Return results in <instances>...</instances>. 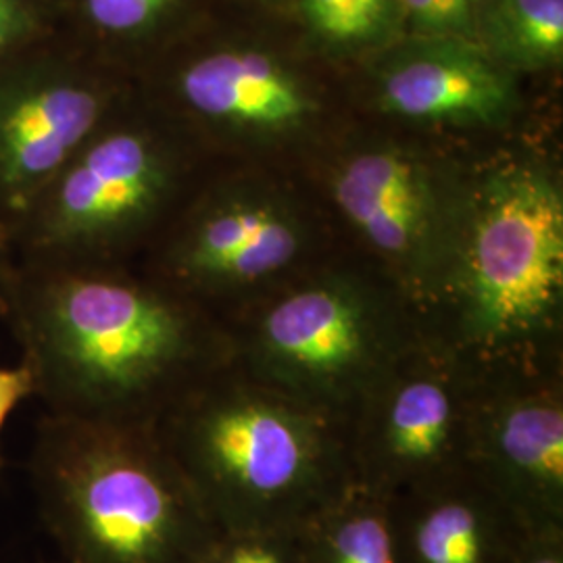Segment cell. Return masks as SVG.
Wrapping results in <instances>:
<instances>
[{
  "instance_id": "7c38bea8",
  "label": "cell",
  "mask_w": 563,
  "mask_h": 563,
  "mask_svg": "<svg viewBox=\"0 0 563 563\" xmlns=\"http://www.w3.org/2000/svg\"><path fill=\"white\" fill-rule=\"evenodd\" d=\"M432 42L384 74L386 111L451 123L504 120L514 102V86L504 69L467 41Z\"/></svg>"
},
{
  "instance_id": "8992f818",
  "label": "cell",
  "mask_w": 563,
  "mask_h": 563,
  "mask_svg": "<svg viewBox=\"0 0 563 563\" xmlns=\"http://www.w3.org/2000/svg\"><path fill=\"white\" fill-rule=\"evenodd\" d=\"M409 346L397 322L362 290L313 284L267 302L253 318L244 362L260 383L344 422Z\"/></svg>"
},
{
  "instance_id": "2e32d148",
  "label": "cell",
  "mask_w": 563,
  "mask_h": 563,
  "mask_svg": "<svg viewBox=\"0 0 563 563\" xmlns=\"http://www.w3.org/2000/svg\"><path fill=\"white\" fill-rule=\"evenodd\" d=\"M481 30L507 65L551 67L563 57V0H486Z\"/></svg>"
},
{
  "instance_id": "4fadbf2b",
  "label": "cell",
  "mask_w": 563,
  "mask_h": 563,
  "mask_svg": "<svg viewBox=\"0 0 563 563\" xmlns=\"http://www.w3.org/2000/svg\"><path fill=\"white\" fill-rule=\"evenodd\" d=\"M295 225L263 207H223L199 216L165 253V276L184 292L263 280L292 262Z\"/></svg>"
},
{
  "instance_id": "ac0fdd59",
  "label": "cell",
  "mask_w": 563,
  "mask_h": 563,
  "mask_svg": "<svg viewBox=\"0 0 563 563\" xmlns=\"http://www.w3.org/2000/svg\"><path fill=\"white\" fill-rule=\"evenodd\" d=\"M301 7L307 23L334 44L380 38L399 11L397 0H302Z\"/></svg>"
},
{
  "instance_id": "7a4b0ae2",
  "label": "cell",
  "mask_w": 563,
  "mask_h": 563,
  "mask_svg": "<svg viewBox=\"0 0 563 563\" xmlns=\"http://www.w3.org/2000/svg\"><path fill=\"white\" fill-rule=\"evenodd\" d=\"M220 532L301 528L353 486L339 418L222 369L157 423Z\"/></svg>"
},
{
  "instance_id": "5bb4252c",
  "label": "cell",
  "mask_w": 563,
  "mask_h": 563,
  "mask_svg": "<svg viewBox=\"0 0 563 563\" xmlns=\"http://www.w3.org/2000/svg\"><path fill=\"white\" fill-rule=\"evenodd\" d=\"M342 213L386 255L420 251L434 218V190L422 165L395 151L357 155L334 180Z\"/></svg>"
},
{
  "instance_id": "d6986e66",
  "label": "cell",
  "mask_w": 563,
  "mask_h": 563,
  "mask_svg": "<svg viewBox=\"0 0 563 563\" xmlns=\"http://www.w3.org/2000/svg\"><path fill=\"white\" fill-rule=\"evenodd\" d=\"M202 563H302L301 528L218 532Z\"/></svg>"
},
{
  "instance_id": "44dd1931",
  "label": "cell",
  "mask_w": 563,
  "mask_h": 563,
  "mask_svg": "<svg viewBox=\"0 0 563 563\" xmlns=\"http://www.w3.org/2000/svg\"><path fill=\"white\" fill-rule=\"evenodd\" d=\"M57 0H0V63L57 34Z\"/></svg>"
},
{
  "instance_id": "30bf717a",
  "label": "cell",
  "mask_w": 563,
  "mask_h": 563,
  "mask_svg": "<svg viewBox=\"0 0 563 563\" xmlns=\"http://www.w3.org/2000/svg\"><path fill=\"white\" fill-rule=\"evenodd\" d=\"M390 505L397 563H516L532 532L474 465Z\"/></svg>"
},
{
  "instance_id": "3957f363",
  "label": "cell",
  "mask_w": 563,
  "mask_h": 563,
  "mask_svg": "<svg viewBox=\"0 0 563 563\" xmlns=\"http://www.w3.org/2000/svg\"><path fill=\"white\" fill-rule=\"evenodd\" d=\"M27 472L67 563H202L220 532L157 426L44 413Z\"/></svg>"
},
{
  "instance_id": "cb8c5ba5",
  "label": "cell",
  "mask_w": 563,
  "mask_h": 563,
  "mask_svg": "<svg viewBox=\"0 0 563 563\" xmlns=\"http://www.w3.org/2000/svg\"><path fill=\"white\" fill-rule=\"evenodd\" d=\"M15 269V260L11 253V246L7 239L0 234V318L7 316V302H9V288Z\"/></svg>"
},
{
  "instance_id": "52a82bcc",
  "label": "cell",
  "mask_w": 563,
  "mask_h": 563,
  "mask_svg": "<svg viewBox=\"0 0 563 563\" xmlns=\"http://www.w3.org/2000/svg\"><path fill=\"white\" fill-rule=\"evenodd\" d=\"M474 393L449 353H405L344 420L353 484L390 499L472 465Z\"/></svg>"
},
{
  "instance_id": "603a6c76",
  "label": "cell",
  "mask_w": 563,
  "mask_h": 563,
  "mask_svg": "<svg viewBox=\"0 0 563 563\" xmlns=\"http://www.w3.org/2000/svg\"><path fill=\"white\" fill-rule=\"evenodd\" d=\"M516 563H563V528L528 532Z\"/></svg>"
},
{
  "instance_id": "5b68a950",
  "label": "cell",
  "mask_w": 563,
  "mask_h": 563,
  "mask_svg": "<svg viewBox=\"0 0 563 563\" xmlns=\"http://www.w3.org/2000/svg\"><path fill=\"white\" fill-rule=\"evenodd\" d=\"M121 102L21 223L15 262L107 263L159 220L178 190V153L157 123L120 115Z\"/></svg>"
},
{
  "instance_id": "e0dca14e",
  "label": "cell",
  "mask_w": 563,
  "mask_h": 563,
  "mask_svg": "<svg viewBox=\"0 0 563 563\" xmlns=\"http://www.w3.org/2000/svg\"><path fill=\"white\" fill-rule=\"evenodd\" d=\"M180 0H71L81 27L99 41L136 42L153 36Z\"/></svg>"
},
{
  "instance_id": "d4e9b609",
  "label": "cell",
  "mask_w": 563,
  "mask_h": 563,
  "mask_svg": "<svg viewBox=\"0 0 563 563\" xmlns=\"http://www.w3.org/2000/svg\"><path fill=\"white\" fill-rule=\"evenodd\" d=\"M65 563H67V562H65Z\"/></svg>"
},
{
  "instance_id": "ba28073f",
  "label": "cell",
  "mask_w": 563,
  "mask_h": 563,
  "mask_svg": "<svg viewBox=\"0 0 563 563\" xmlns=\"http://www.w3.org/2000/svg\"><path fill=\"white\" fill-rule=\"evenodd\" d=\"M121 99L101 67L57 34L0 63V234L9 246Z\"/></svg>"
},
{
  "instance_id": "277c9868",
  "label": "cell",
  "mask_w": 563,
  "mask_h": 563,
  "mask_svg": "<svg viewBox=\"0 0 563 563\" xmlns=\"http://www.w3.org/2000/svg\"><path fill=\"white\" fill-rule=\"evenodd\" d=\"M562 292V192L539 169H509L483 197L437 346L472 374L528 363L558 332Z\"/></svg>"
},
{
  "instance_id": "8fae6325",
  "label": "cell",
  "mask_w": 563,
  "mask_h": 563,
  "mask_svg": "<svg viewBox=\"0 0 563 563\" xmlns=\"http://www.w3.org/2000/svg\"><path fill=\"white\" fill-rule=\"evenodd\" d=\"M165 92L197 120L265 130L295 125L313 109L297 78L257 51L223 48L186 60Z\"/></svg>"
},
{
  "instance_id": "6da1fadb",
  "label": "cell",
  "mask_w": 563,
  "mask_h": 563,
  "mask_svg": "<svg viewBox=\"0 0 563 563\" xmlns=\"http://www.w3.org/2000/svg\"><path fill=\"white\" fill-rule=\"evenodd\" d=\"M186 295L109 263L15 262L4 320L44 413L162 422L225 363V342Z\"/></svg>"
},
{
  "instance_id": "9a60e30c",
  "label": "cell",
  "mask_w": 563,
  "mask_h": 563,
  "mask_svg": "<svg viewBox=\"0 0 563 563\" xmlns=\"http://www.w3.org/2000/svg\"><path fill=\"white\" fill-rule=\"evenodd\" d=\"M302 563H397L388 497L349 486L301 526Z\"/></svg>"
},
{
  "instance_id": "7402d4cb",
  "label": "cell",
  "mask_w": 563,
  "mask_h": 563,
  "mask_svg": "<svg viewBox=\"0 0 563 563\" xmlns=\"http://www.w3.org/2000/svg\"><path fill=\"white\" fill-rule=\"evenodd\" d=\"M32 397H36V384L25 363L21 362L13 367H0V470L4 467V455H2L4 426L21 402Z\"/></svg>"
},
{
  "instance_id": "ffe728a7",
  "label": "cell",
  "mask_w": 563,
  "mask_h": 563,
  "mask_svg": "<svg viewBox=\"0 0 563 563\" xmlns=\"http://www.w3.org/2000/svg\"><path fill=\"white\" fill-rule=\"evenodd\" d=\"M411 27L428 41H470L483 21L486 0H397Z\"/></svg>"
},
{
  "instance_id": "9c48e42d",
  "label": "cell",
  "mask_w": 563,
  "mask_h": 563,
  "mask_svg": "<svg viewBox=\"0 0 563 563\" xmlns=\"http://www.w3.org/2000/svg\"><path fill=\"white\" fill-rule=\"evenodd\" d=\"M472 465L530 530L563 528L562 388L528 363L474 374Z\"/></svg>"
}]
</instances>
